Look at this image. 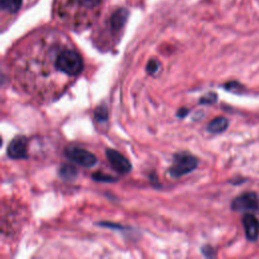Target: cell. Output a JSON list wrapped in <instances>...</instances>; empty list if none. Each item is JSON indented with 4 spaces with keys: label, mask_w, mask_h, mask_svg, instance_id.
Masks as SVG:
<instances>
[{
    "label": "cell",
    "mask_w": 259,
    "mask_h": 259,
    "mask_svg": "<svg viewBox=\"0 0 259 259\" xmlns=\"http://www.w3.org/2000/svg\"><path fill=\"white\" fill-rule=\"evenodd\" d=\"M102 0H54L56 20L71 30H84L98 18Z\"/></svg>",
    "instance_id": "1"
},
{
    "label": "cell",
    "mask_w": 259,
    "mask_h": 259,
    "mask_svg": "<svg viewBox=\"0 0 259 259\" xmlns=\"http://www.w3.org/2000/svg\"><path fill=\"white\" fill-rule=\"evenodd\" d=\"M54 65L59 72L70 77L78 76L84 68L80 54L76 50L69 48L60 49L56 52Z\"/></svg>",
    "instance_id": "2"
},
{
    "label": "cell",
    "mask_w": 259,
    "mask_h": 259,
    "mask_svg": "<svg viewBox=\"0 0 259 259\" xmlns=\"http://www.w3.org/2000/svg\"><path fill=\"white\" fill-rule=\"evenodd\" d=\"M198 165L196 157L188 152L176 153L174 156V162L168 169V174L172 178H180L192 172Z\"/></svg>",
    "instance_id": "3"
},
{
    "label": "cell",
    "mask_w": 259,
    "mask_h": 259,
    "mask_svg": "<svg viewBox=\"0 0 259 259\" xmlns=\"http://www.w3.org/2000/svg\"><path fill=\"white\" fill-rule=\"evenodd\" d=\"M64 155L70 161L85 168H92L98 163V158L94 154L76 146L67 147L64 151Z\"/></svg>",
    "instance_id": "4"
},
{
    "label": "cell",
    "mask_w": 259,
    "mask_h": 259,
    "mask_svg": "<svg viewBox=\"0 0 259 259\" xmlns=\"http://www.w3.org/2000/svg\"><path fill=\"white\" fill-rule=\"evenodd\" d=\"M28 140L24 136L14 137L8 147V156L14 160L28 158Z\"/></svg>",
    "instance_id": "5"
},
{
    "label": "cell",
    "mask_w": 259,
    "mask_h": 259,
    "mask_svg": "<svg viewBox=\"0 0 259 259\" xmlns=\"http://www.w3.org/2000/svg\"><path fill=\"white\" fill-rule=\"evenodd\" d=\"M259 206L257 194L254 192H246L236 198L231 204V208L235 212H250L255 210Z\"/></svg>",
    "instance_id": "6"
},
{
    "label": "cell",
    "mask_w": 259,
    "mask_h": 259,
    "mask_svg": "<svg viewBox=\"0 0 259 259\" xmlns=\"http://www.w3.org/2000/svg\"><path fill=\"white\" fill-rule=\"evenodd\" d=\"M106 158L110 166L120 174H128L132 170V164L124 155L114 149H108Z\"/></svg>",
    "instance_id": "7"
},
{
    "label": "cell",
    "mask_w": 259,
    "mask_h": 259,
    "mask_svg": "<svg viewBox=\"0 0 259 259\" xmlns=\"http://www.w3.org/2000/svg\"><path fill=\"white\" fill-rule=\"evenodd\" d=\"M128 18V12L126 8H118L114 10L106 20V28L112 36L118 34L124 28Z\"/></svg>",
    "instance_id": "8"
},
{
    "label": "cell",
    "mask_w": 259,
    "mask_h": 259,
    "mask_svg": "<svg viewBox=\"0 0 259 259\" xmlns=\"http://www.w3.org/2000/svg\"><path fill=\"white\" fill-rule=\"evenodd\" d=\"M243 226L248 240L254 242L259 236V221L252 214H246L243 217Z\"/></svg>",
    "instance_id": "9"
},
{
    "label": "cell",
    "mask_w": 259,
    "mask_h": 259,
    "mask_svg": "<svg viewBox=\"0 0 259 259\" xmlns=\"http://www.w3.org/2000/svg\"><path fill=\"white\" fill-rule=\"evenodd\" d=\"M229 126V120L224 116L216 118L208 124L206 130L212 134H221L225 132Z\"/></svg>",
    "instance_id": "10"
},
{
    "label": "cell",
    "mask_w": 259,
    "mask_h": 259,
    "mask_svg": "<svg viewBox=\"0 0 259 259\" xmlns=\"http://www.w3.org/2000/svg\"><path fill=\"white\" fill-rule=\"evenodd\" d=\"M59 176L63 180L72 182L78 176V170L72 164H63L59 169Z\"/></svg>",
    "instance_id": "11"
},
{
    "label": "cell",
    "mask_w": 259,
    "mask_h": 259,
    "mask_svg": "<svg viewBox=\"0 0 259 259\" xmlns=\"http://www.w3.org/2000/svg\"><path fill=\"white\" fill-rule=\"evenodd\" d=\"M22 4V0H2V10L10 14L18 12Z\"/></svg>",
    "instance_id": "12"
},
{
    "label": "cell",
    "mask_w": 259,
    "mask_h": 259,
    "mask_svg": "<svg viewBox=\"0 0 259 259\" xmlns=\"http://www.w3.org/2000/svg\"><path fill=\"white\" fill-rule=\"evenodd\" d=\"M94 118L98 122H104L108 120V110L106 106H100L94 110Z\"/></svg>",
    "instance_id": "13"
},
{
    "label": "cell",
    "mask_w": 259,
    "mask_h": 259,
    "mask_svg": "<svg viewBox=\"0 0 259 259\" xmlns=\"http://www.w3.org/2000/svg\"><path fill=\"white\" fill-rule=\"evenodd\" d=\"M92 180L98 182H106V184L116 182V180L114 176L106 174L104 172H96V174H92Z\"/></svg>",
    "instance_id": "14"
},
{
    "label": "cell",
    "mask_w": 259,
    "mask_h": 259,
    "mask_svg": "<svg viewBox=\"0 0 259 259\" xmlns=\"http://www.w3.org/2000/svg\"><path fill=\"white\" fill-rule=\"evenodd\" d=\"M218 100V96L214 92H208L206 96H202L200 100V104H214V102H217Z\"/></svg>",
    "instance_id": "15"
},
{
    "label": "cell",
    "mask_w": 259,
    "mask_h": 259,
    "mask_svg": "<svg viewBox=\"0 0 259 259\" xmlns=\"http://www.w3.org/2000/svg\"><path fill=\"white\" fill-rule=\"evenodd\" d=\"M159 68H160L159 62L157 60H155V59H152V60H150L148 62L146 70H147V72L149 74H155L159 70Z\"/></svg>",
    "instance_id": "16"
},
{
    "label": "cell",
    "mask_w": 259,
    "mask_h": 259,
    "mask_svg": "<svg viewBox=\"0 0 259 259\" xmlns=\"http://www.w3.org/2000/svg\"><path fill=\"white\" fill-rule=\"evenodd\" d=\"M188 112H190V110H188V108H180L178 112V118H184V116H186L188 114Z\"/></svg>",
    "instance_id": "17"
},
{
    "label": "cell",
    "mask_w": 259,
    "mask_h": 259,
    "mask_svg": "<svg viewBox=\"0 0 259 259\" xmlns=\"http://www.w3.org/2000/svg\"><path fill=\"white\" fill-rule=\"evenodd\" d=\"M202 252L206 256H208V257L214 255V254H212V252H214V250H212L210 246H204V247H202Z\"/></svg>",
    "instance_id": "18"
}]
</instances>
